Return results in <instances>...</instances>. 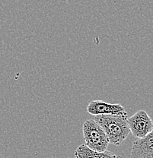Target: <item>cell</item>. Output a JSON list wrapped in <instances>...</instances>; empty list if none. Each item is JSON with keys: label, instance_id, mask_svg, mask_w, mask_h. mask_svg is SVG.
<instances>
[{"label": "cell", "instance_id": "1", "mask_svg": "<svg viewBox=\"0 0 153 158\" xmlns=\"http://www.w3.org/2000/svg\"><path fill=\"white\" fill-rule=\"evenodd\" d=\"M127 116H95V121L101 126L106 133L109 144L118 146L124 141L130 133L126 123Z\"/></svg>", "mask_w": 153, "mask_h": 158}, {"label": "cell", "instance_id": "2", "mask_svg": "<svg viewBox=\"0 0 153 158\" xmlns=\"http://www.w3.org/2000/svg\"><path fill=\"white\" fill-rule=\"evenodd\" d=\"M85 145L96 152L107 151L109 140L106 133L94 119H88L82 126Z\"/></svg>", "mask_w": 153, "mask_h": 158}, {"label": "cell", "instance_id": "3", "mask_svg": "<svg viewBox=\"0 0 153 158\" xmlns=\"http://www.w3.org/2000/svg\"><path fill=\"white\" fill-rule=\"evenodd\" d=\"M130 131L135 138H142L153 132V122L144 110H139L130 117L126 118Z\"/></svg>", "mask_w": 153, "mask_h": 158}, {"label": "cell", "instance_id": "4", "mask_svg": "<svg viewBox=\"0 0 153 158\" xmlns=\"http://www.w3.org/2000/svg\"><path fill=\"white\" fill-rule=\"evenodd\" d=\"M87 112L93 116H127V113L122 105L119 103H109L102 100H92L89 102L87 106Z\"/></svg>", "mask_w": 153, "mask_h": 158}, {"label": "cell", "instance_id": "5", "mask_svg": "<svg viewBox=\"0 0 153 158\" xmlns=\"http://www.w3.org/2000/svg\"><path fill=\"white\" fill-rule=\"evenodd\" d=\"M130 158H153V132L133 141Z\"/></svg>", "mask_w": 153, "mask_h": 158}, {"label": "cell", "instance_id": "6", "mask_svg": "<svg viewBox=\"0 0 153 158\" xmlns=\"http://www.w3.org/2000/svg\"><path fill=\"white\" fill-rule=\"evenodd\" d=\"M75 158H121V156L116 155L111 151H105L104 152H96L90 150L85 144H81L75 151Z\"/></svg>", "mask_w": 153, "mask_h": 158}]
</instances>
